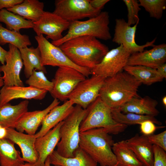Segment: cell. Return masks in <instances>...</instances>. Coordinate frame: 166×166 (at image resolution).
<instances>
[{
  "instance_id": "obj_1",
  "label": "cell",
  "mask_w": 166,
  "mask_h": 166,
  "mask_svg": "<svg viewBox=\"0 0 166 166\" xmlns=\"http://www.w3.org/2000/svg\"><path fill=\"white\" fill-rule=\"evenodd\" d=\"M59 47L75 64L90 70L109 50L108 47L98 39L89 36L71 39Z\"/></svg>"
},
{
  "instance_id": "obj_2",
  "label": "cell",
  "mask_w": 166,
  "mask_h": 166,
  "mask_svg": "<svg viewBox=\"0 0 166 166\" xmlns=\"http://www.w3.org/2000/svg\"><path fill=\"white\" fill-rule=\"evenodd\" d=\"M141 83L125 71L105 79L99 97L111 109H118L132 98L140 97L137 92Z\"/></svg>"
},
{
  "instance_id": "obj_3",
  "label": "cell",
  "mask_w": 166,
  "mask_h": 166,
  "mask_svg": "<svg viewBox=\"0 0 166 166\" xmlns=\"http://www.w3.org/2000/svg\"><path fill=\"white\" fill-rule=\"evenodd\" d=\"M102 128L80 132L79 147L101 166H113L117 163L112 147V136Z\"/></svg>"
},
{
  "instance_id": "obj_4",
  "label": "cell",
  "mask_w": 166,
  "mask_h": 166,
  "mask_svg": "<svg viewBox=\"0 0 166 166\" xmlns=\"http://www.w3.org/2000/svg\"><path fill=\"white\" fill-rule=\"evenodd\" d=\"M109 16L108 12L101 11L97 16L84 21L70 22L67 33L60 40L52 41L54 45L59 47L71 39L82 36H92L105 41L112 36L109 31Z\"/></svg>"
},
{
  "instance_id": "obj_5",
  "label": "cell",
  "mask_w": 166,
  "mask_h": 166,
  "mask_svg": "<svg viewBox=\"0 0 166 166\" xmlns=\"http://www.w3.org/2000/svg\"><path fill=\"white\" fill-rule=\"evenodd\" d=\"M87 112V109L76 105L63 121L60 129V139L56 150L60 156L65 158L74 157V152L79 147L80 125Z\"/></svg>"
},
{
  "instance_id": "obj_6",
  "label": "cell",
  "mask_w": 166,
  "mask_h": 166,
  "mask_svg": "<svg viewBox=\"0 0 166 166\" xmlns=\"http://www.w3.org/2000/svg\"><path fill=\"white\" fill-rule=\"evenodd\" d=\"M87 109V114L80 125V132L102 128L110 134L117 135L124 132L128 126L118 123L113 119L111 109L99 97Z\"/></svg>"
},
{
  "instance_id": "obj_7",
  "label": "cell",
  "mask_w": 166,
  "mask_h": 166,
  "mask_svg": "<svg viewBox=\"0 0 166 166\" xmlns=\"http://www.w3.org/2000/svg\"><path fill=\"white\" fill-rule=\"evenodd\" d=\"M35 38L40 51L41 65L42 66L50 65L71 67L80 71L86 78L91 75L89 69L75 64L59 47L56 46L49 42L43 35L36 36Z\"/></svg>"
},
{
  "instance_id": "obj_8",
  "label": "cell",
  "mask_w": 166,
  "mask_h": 166,
  "mask_svg": "<svg viewBox=\"0 0 166 166\" xmlns=\"http://www.w3.org/2000/svg\"><path fill=\"white\" fill-rule=\"evenodd\" d=\"M86 77L77 69L61 66L57 70L52 80L53 88L50 92L54 99L65 101L77 85Z\"/></svg>"
},
{
  "instance_id": "obj_9",
  "label": "cell",
  "mask_w": 166,
  "mask_h": 166,
  "mask_svg": "<svg viewBox=\"0 0 166 166\" xmlns=\"http://www.w3.org/2000/svg\"><path fill=\"white\" fill-rule=\"evenodd\" d=\"M131 54L122 45H120L109 50L101 61L90 70L91 75L104 79L115 76L122 71Z\"/></svg>"
},
{
  "instance_id": "obj_10",
  "label": "cell",
  "mask_w": 166,
  "mask_h": 166,
  "mask_svg": "<svg viewBox=\"0 0 166 166\" xmlns=\"http://www.w3.org/2000/svg\"><path fill=\"white\" fill-rule=\"evenodd\" d=\"M53 12L69 22L98 16L101 11L90 5L89 0H56Z\"/></svg>"
},
{
  "instance_id": "obj_11",
  "label": "cell",
  "mask_w": 166,
  "mask_h": 166,
  "mask_svg": "<svg viewBox=\"0 0 166 166\" xmlns=\"http://www.w3.org/2000/svg\"><path fill=\"white\" fill-rule=\"evenodd\" d=\"M80 82L70 93L68 100L85 109L99 96L104 78L91 75Z\"/></svg>"
},
{
  "instance_id": "obj_12",
  "label": "cell",
  "mask_w": 166,
  "mask_h": 166,
  "mask_svg": "<svg viewBox=\"0 0 166 166\" xmlns=\"http://www.w3.org/2000/svg\"><path fill=\"white\" fill-rule=\"evenodd\" d=\"M139 22L131 26L128 25L127 22L123 18H117L115 20L114 33L112 41L119 45H122L131 54L142 52L146 47H153L156 39L155 38L152 41L147 42L142 45L137 44L135 38Z\"/></svg>"
},
{
  "instance_id": "obj_13",
  "label": "cell",
  "mask_w": 166,
  "mask_h": 166,
  "mask_svg": "<svg viewBox=\"0 0 166 166\" xmlns=\"http://www.w3.org/2000/svg\"><path fill=\"white\" fill-rule=\"evenodd\" d=\"M33 28L37 35L45 34L47 39L52 41L61 38L62 33L68 29L70 22L60 17L53 12L44 11L40 19L34 22Z\"/></svg>"
},
{
  "instance_id": "obj_14",
  "label": "cell",
  "mask_w": 166,
  "mask_h": 166,
  "mask_svg": "<svg viewBox=\"0 0 166 166\" xmlns=\"http://www.w3.org/2000/svg\"><path fill=\"white\" fill-rule=\"evenodd\" d=\"M6 64L0 66V72L5 86H24L20 77L23 65L19 49L14 46L9 44V50L6 56Z\"/></svg>"
},
{
  "instance_id": "obj_15",
  "label": "cell",
  "mask_w": 166,
  "mask_h": 166,
  "mask_svg": "<svg viewBox=\"0 0 166 166\" xmlns=\"http://www.w3.org/2000/svg\"><path fill=\"white\" fill-rule=\"evenodd\" d=\"M149 50L131 54L127 65H141L156 69L166 61V44L155 45Z\"/></svg>"
},
{
  "instance_id": "obj_16",
  "label": "cell",
  "mask_w": 166,
  "mask_h": 166,
  "mask_svg": "<svg viewBox=\"0 0 166 166\" xmlns=\"http://www.w3.org/2000/svg\"><path fill=\"white\" fill-rule=\"evenodd\" d=\"M7 130L6 138L19 147L24 161L27 163L35 164L38 159V155L35 147L37 138L35 135L25 134L12 128H7Z\"/></svg>"
},
{
  "instance_id": "obj_17",
  "label": "cell",
  "mask_w": 166,
  "mask_h": 166,
  "mask_svg": "<svg viewBox=\"0 0 166 166\" xmlns=\"http://www.w3.org/2000/svg\"><path fill=\"white\" fill-rule=\"evenodd\" d=\"M60 103L57 99H54L51 103L43 110L26 112L16 123L15 128L20 132L25 131L28 134H35L46 115Z\"/></svg>"
},
{
  "instance_id": "obj_18",
  "label": "cell",
  "mask_w": 166,
  "mask_h": 166,
  "mask_svg": "<svg viewBox=\"0 0 166 166\" xmlns=\"http://www.w3.org/2000/svg\"><path fill=\"white\" fill-rule=\"evenodd\" d=\"M62 123L60 122L44 136L36 138L35 147L38 159L35 166H44L46 159L54 151L60 139V129Z\"/></svg>"
},
{
  "instance_id": "obj_19",
  "label": "cell",
  "mask_w": 166,
  "mask_h": 166,
  "mask_svg": "<svg viewBox=\"0 0 166 166\" xmlns=\"http://www.w3.org/2000/svg\"><path fill=\"white\" fill-rule=\"evenodd\" d=\"M48 92L31 86H3L0 90V106L17 99L42 100Z\"/></svg>"
},
{
  "instance_id": "obj_20",
  "label": "cell",
  "mask_w": 166,
  "mask_h": 166,
  "mask_svg": "<svg viewBox=\"0 0 166 166\" xmlns=\"http://www.w3.org/2000/svg\"><path fill=\"white\" fill-rule=\"evenodd\" d=\"M125 141L143 166H152L153 145L148 140L147 136L137 133Z\"/></svg>"
},
{
  "instance_id": "obj_21",
  "label": "cell",
  "mask_w": 166,
  "mask_h": 166,
  "mask_svg": "<svg viewBox=\"0 0 166 166\" xmlns=\"http://www.w3.org/2000/svg\"><path fill=\"white\" fill-rule=\"evenodd\" d=\"M74 105L72 101L68 100L62 105H57L52 109L43 119L40 130L35 134L36 138L43 136L65 120L72 111Z\"/></svg>"
},
{
  "instance_id": "obj_22",
  "label": "cell",
  "mask_w": 166,
  "mask_h": 166,
  "mask_svg": "<svg viewBox=\"0 0 166 166\" xmlns=\"http://www.w3.org/2000/svg\"><path fill=\"white\" fill-rule=\"evenodd\" d=\"M157 101L146 96L143 98L135 97L118 109L123 113H132L155 117L160 112L156 107Z\"/></svg>"
},
{
  "instance_id": "obj_23",
  "label": "cell",
  "mask_w": 166,
  "mask_h": 166,
  "mask_svg": "<svg viewBox=\"0 0 166 166\" xmlns=\"http://www.w3.org/2000/svg\"><path fill=\"white\" fill-rule=\"evenodd\" d=\"M29 101L25 100L15 105L9 103L0 106V124L6 128H15L16 123L28 111Z\"/></svg>"
},
{
  "instance_id": "obj_24",
  "label": "cell",
  "mask_w": 166,
  "mask_h": 166,
  "mask_svg": "<svg viewBox=\"0 0 166 166\" xmlns=\"http://www.w3.org/2000/svg\"><path fill=\"white\" fill-rule=\"evenodd\" d=\"M73 154V157L65 158L54 150L49 156L50 164L61 166H97V163L79 147Z\"/></svg>"
},
{
  "instance_id": "obj_25",
  "label": "cell",
  "mask_w": 166,
  "mask_h": 166,
  "mask_svg": "<svg viewBox=\"0 0 166 166\" xmlns=\"http://www.w3.org/2000/svg\"><path fill=\"white\" fill-rule=\"evenodd\" d=\"M44 6L43 2L38 0H25L7 9L34 22L38 21L42 16L44 11Z\"/></svg>"
},
{
  "instance_id": "obj_26",
  "label": "cell",
  "mask_w": 166,
  "mask_h": 166,
  "mask_svg": "<svg viewBox=\"0 0 166 166\" xmlns=\"http://www.w3.org/2000/svg\"><path fill=\"white\" fill-rule=\"evenodd\" d=\"M19 50L24 65V74L26 78H28L34 69L46 73L45 67L41 65V53L38 46L36 48L26 47Z\"/></svg>"
},
{
  "instance_id": "obj_27",
  "label": "cell",
  "mask_w": 166,
  "mask_h": 166,
  "mask_svg": "<svg viewBox=\"0 0 166 166\" xmlns=\"http://www.w3.org/2000/svg\"><path fill=\"white\" fill-rule=\"evenodd\" d=\"M123 70L133 76L141 84L148 85L161 82L164 79L158 73L156 69L144 66L127 65Z\"/></svg>"
},
{
  "instance_id": "obj_28",
  "label": "cell",
  "mask_w": 166,
  "mask_h": 166,
  "mask_svg": "<svg viewBox=\"0 0 166 166\" xmlns=\"http://www.w3.org/2000/svg\"><path fill=\"white\" fill-rule=\"evenodd\" d=\"M24 163L14 143L6 138L0 139L1 166H20Z\"/></svg>"
},
{
  "instance_id": "obj_29",
  "label": "cell",
  "mask_w": 166,
  "mask_h": 166,
  "mask_svg": "<svg viewBox=\"0 0 166 166\" xmlns=\"http://www.w3.org/2000/svg\"><path fill=\"white\" fill-rule=\"evenodd\" d=\"M112 150L116 157L118 166H143L125 140L114 142Z\"/></svg>"
},
{
  "instance_id": "obj_30",
  "label": "cell",
  "mask_w": 166,
  "mask_h": 166,
  "mask_svg": "<svg viewBox=\"0 0 166 166\" xmlns=\"http://www.w3.org/2000/svg\"><path fill=\"white\" fill-rule=\"evenodd\" d=\"M0 22L5 23L8 30L18 32H19L21 29L33 28L34 27V23L32 21L6 9L0 10Z\"/></svg>"
},
{
  "instance_id": "obj_31",
  "label": "cell",
  "mask_w": 166,
  "mask_h": 166,
  "mask_svg": "<svg viewBox=\"0 0 166 166\" xmlns=\"http://www.w3.org/2000/svg\"><path fill=\"white\" fill-rule=\"evenodd\" d=\"M7 43L14 46L19 49L31 45L28 35L9 30L0 24V44L4 45Z\"/></svg>"
},
{
  "instance_id": "obj_32",
  "label": "cell",
  "mask_w": 166,
  "mask_h": 166,
  "mask_svg": "<svg viewBox=\"0 0 166 166\" xmlns=\"http://www.w3.org/2000/svg\"><path fill=\"white\" fill-rule=\"evenodd\" d=\"M111 114L113 119L117 122L122 124L128 125L139 124L147 120L152 121L155 124L161 125L162 123L155 117L141 115L132 113H123L118 109H111Z\"/></svg>"
},
{
  "instance_id": "obj_33",
  "label": "cell",
  "mask_w": 166,
  "mask_h": 166,
  "mask_svg": "<svg viewBox=\"0 0 166 166\" xmlns=\"http://www.w3.org/2000/svg\"><path fill=\"white\" fill-rule=\"evenodd\" d=\"M45 73L42 71L34 70L26 81V84L30 86L38 89L45 90L50 93L53 88V83L47 79Z\"/></svg>"
},
{
  "instance_id": "obj_34",
  "label": "cell",
  "mask_w": 166,
  "mask_h": 166,
  "mask_svg": "<svg viewBox=\"0 0 166 166\" xmlns=\"http://www.w3.org/2000/svg\"><path fill=\"white\" fill-rule=\"evenodd\" d=\"M140 6L144 7L150 16L157 19H160L166 8L165 0H139Z\"/></svg>"
},
{
  "instance_id": "obj_35",
  "label": "cell",
  "mask_w": 166,
  "mask_h": 166,
  "mask_svg": "<svg viewBox=\"0 0 166 166\" xmlns=\"http://www.w3.org/2000/svg\"><path fill=\"white\" fill-rule=\"evenodd\" d=\"M128 12V24L131 26L139 22V12L141 10L138 1L137 0H123Z\"/></svg>"
},
{
  "instance_id": "obj_36",
  "label": "cell",
  "mask_w": 166,
  "mask_h": 166,
  "mask_svg": "<svg viewBox=\"0 0 166 166\" xmlns=\"http://www.w3.org/2000/svg\"><path fill=\"white\" fill-rule=\"evenodd\" d=\"M154 160L152 166H166V151L160 147L153 145Z\"/></svg>"
},
{
  "instance_id": "obj_37",
  "label": "cell",
  "mask_w": 166,
  "mask_h": 166,
  "mask_svg": "<svg viewBox=\"0 0 166 166\" xmlns=\"http://www.w3.org/2000/svg\"><path fill=\"white\" fill-rule=\"evenodd\" d=\"M147 136L151 144L158 146L166 151V130L158 134H153Z\"/></svg>"
},
{
  "instance_id": "obj_38",
  "label": "cell",
  "mask_w": 166,
  "mask_h": 166,
  "mask_svg": "<svg viewBox=\"0 0 166 166\" xmlns=\"http://www.w3.org/2000/svg\"><path fill=\"white\" fill-rule=\"evenodd\" d=\"M139 124L141 132L143 135L146 136L153 134L158 128L153 122L149 120L144 121L141 122Z\"/></svg>"
},
{
  "instance_id": "obj_39",
  "label": "cell",
  "mask_w": 166,
  "mask_h": 166,
  "mask_svg": "<svg viewBox=\"0 0 166 166\" xmlns=\"http://www.w3.org/2000/svg\"><path fill=\"white\" fill-rule=\"evenodd\" d=\"M23 1V0H0V10L5 8L7 9L12 8L14 6L22 3Z\"/></svg>"
},
{
  "instance_id": "obj_40",
  "label": "cell",
  "mask_w": 166,
  "mask_h": 166,
  "mask_svg": "<svg viewBox=\"0 0 166 166\" xmlns=\"http://www.w3.org/2000/svg\"><path fill=\"white\" fill-rule=\"evenodd\" d=\"M109 0H89L91 6L94 9L101 11L105 5Z\"/></svg>"
},
{
  "instance_id": "obj_41",
  "label": "cell",
  "mask_w": 166,
  "mask_h": 166,
  "mask_svg": "<svg viewBox=\"0 0 166 166\" xmlns=\"http://www.w3.org/2000/svg\"><path fill=\"white\" fill-rule=\"evenodd\" d=\"M7 53V51L3 48L0 44V62L2 65L5 64Z\"/></svg>"
},
{
  "instance_id": "obj_42",
  "label": "cell",
  "mask_w": 166,
  "mask_h": 166,
  "mask_svg": "<svg viewBox=\"0 0 166 166\" xmlns=\"http://www.w3.org/2000/svg\"><path fill=\"white\" fill-rule=\"evenodd\" d=\"M156 70L158 73L164 78H166V64L165 63L159 66Z\"/></svg>"
},
{
  "instance_id": "obj_43",
  "label": "cell",
  "mask_w": 166,
  "mask_h": 166,
  "mask_svg": "<svg viewBox=\"0 0 166 166\" xmlns=\"http://www.w3.org/2000/svg\"><path fill=\"white\" fill-rule=\"evenodd\" d=\"M7 134V128L2 127L0 128V139L6 138Z\"/></svg>"
},
{
  "instance_id": "obj_44",
  "label": "cell",
  "mask_w": 166,
  "mask_h": 166,
  "mask_svg": "<svg viewBox=\"0 0 166 166\" xmlns=\"http://www.w3.org/2000/svg\"><path fill=\"white\" fill-rule=\"evenodd\" d=\"M0 72V88L3 87L4 85V83L2 76Z\"/></svg>"
},
{
  "instance_id": "obj_45",
  "label": "cell",
  "mask_w": 166,
  "mask_h": 166,
  "mask_svg": "<svg viewBox=\"0 0 166 166\" xmlns=\"http://www.w3.org/2000/svg\"><path fill=\"white\" fill-rule=\"evenodd\" d=\"M50 164L49 161V156L46 159L45 163L44 166H50Z\"/></svg>"
},
{
  "instance_id": "obj_46",
  "label": "cell",
  "mask_w": 166,
  "mask_h": 166,
  "mask_svg": "<svg viewBox=\"0 0 166 166\" xmlns=\"http://www.w3.org/2000/svg\"><path fill=\"white\" fill-rule=\"evenodd\" d=\"M20 166H35L34 164H32L29 163H24V164Z\"/></svg>"
},
{
  "instance_id": "obj_47",
  "label": "cell",
  "mask_w": 166,
  "mask_h": 166,
  "mask_svg": "<svg viewBox=\"0 0 166 166\" xmlns=\"http://www.w3.org/2000/svg\"><path fill=\"white\" fill-rule=\"evenodd\" d=\"M162 102L164 106H166V97L164 96L162 99Z\"/></svg>"
},
{
  "instance_id": "obj_48",
  "label": "cell",
  "mask_w": 166,
  "mask_h": 166,
  "mask_svg": "<svg viewBox=\"0 0 166 166\" xmlns=\"http://www.w3.org/2000/svg\"><path fill=\"white\" fill-rule=\"evenodd\" d=\"M113 166H118V163H117L116 164L114 165H113Z\"/></svg>"
},
{
  "instance_id": "obj_49",
  "label": "cell",
  "mask_w": 166,
  "mask_h": 166,
  "mask_svg": "<svg viewBox=\"0 0 166 166\" xmlns=\"http://www.w3.org/2000/svg\"><path fill=\"white\" fill-rule=\"evenodd\" d=\"M54 166H61L58 165H54Z\"/></svg>"
},
{
  "instance_id": "obj_50",
  "label": "cell",
  "mask_w": 166,
  "mask_h": 166,
  "mask_svg": "<svg viewBox=\"0 0 166 166\" xmlns=\"http://www.w3.org/2000/svg\"><path fill=\"white\" fill-rule=\"evenodd\" d=\"M2 127V126L1 125V124H0V128Z\"/></svg>"
}]
</instances>
